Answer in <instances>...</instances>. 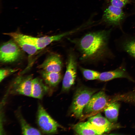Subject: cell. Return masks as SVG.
Returning <instances> with one entry per match:
<instances>
[{
    "label": "cell",
    "instance_id": "6da1fadb",
    "mask_svg": "<svg viewBox=\"0 0 135 135\" xmlns=\"http://www.w3.org/2000/svg\"><path fill=\"white\" fill-rule=\"evenodd\" d=\"M112 28L87 33L80 38H68L74 44L84 62H106L114 60L115 56L109 45Z\"/></svg>",
    "mask_w": 135,
    "mask_h": 135
},
{
    "label": "cell",
    "instance_id": "7a4b0ae2",
    "mask_svg": "<svg viewBox=\"0 0 135 135\" xmlns=\"http://www.w3.org/2000/svg\"><path fill=\"white\" fill-rule=\"evenodd\" d=\"M104 5L101 22L108 28H118L124 32L123 24L130 14L124 12L123 9L106 3Z\"/></svg>",
    "mask_w": 135,
    "mask_h": 135
},
{
    "label": "cell",
    "instance_id": "3957f363",
    "mask_svg": "<svg viewBox=\"0 0 135 135\" xmlns=\"http://www.w3.org/2000/svg\"><path fill=\"white\" fill-rule=\"evenodd\" d=\"M96 90L84 87L76 90L70 107V111L76 118H80L84 116V109Z\"/></svg>",
    "mask_w": 135,
    "mask_h": 135
},
{
    "label": "cell",
    "instance_id": "277c9868",
    "mask_svg": "<svg viewBox=\"0 0 135 135\" xmlns=\"http://www.w3.org/2000/svg\"><path fill=\"white\" fill-rule=\"evenodd\" d=\"M37 115V123L43 132L50 134L57 132L59 125L50 116L40 104L38 105Z\"/></svg>",
    "mask_w": 135,
    "mask_h": 135
},
{
    "label": "cell",
    "instance_id": "5b68a950",
    "mask_svg": "<svg viewBox=\"0 0 135 135\" xmlns=\"http://www.w3.org/2000/svg\"><path fill=\"white\" fill-rule=\"evenodd\" d=\"M66 71L63 77L62 91H68L74 83L76 76L77 62L74 54L70 52L68 55Z\"/></svg>",
    "mask_w": 135,
    "mask_h": 135
},
{
    "label": "cell",
    "instance_id": "8992f818",
    "mask_svg": "<svg viewBox=\"0 0 135 135\" xmlns=\"http://www.w3.org/2000/svg\"><path fill=\"white\" fill-rule=\"evenodd\" d=\"M122 32V34L114 40L116 48L135 59V32Z\"/></svg>",
    "mask_w": 135,
    "mask_h": 135
},
{
    "label": "cell",
    "instance_id": "52a82bcc",
    "mask_svg": "<svg viewBox=\"0 0 135 135\" xmlns=\"http://www.w3.org/2000/svg\"><path fill=\"white\" fill-rule=\"evenodd\" d=\"M109 100L108 96L103 91L94 94L84 109V114L100 112L104 110L109 102Z\"/></svg>",
    "mask_w": 135,
    "mask_h": 135
},
{
    "label": "cell",
    "instance_id": "ba28073f",
    "mask_svg": "<svg viewBox=\"0 0 135 135\" xmlns=\"http://www.w3.org/2000/svg\"><path fill=\"white\" fill-rule=\"evenodd\" d=\"M33 79L30 75L17 77L11 85L10 93L12 94L31 97Z\"/></svg>",
    "mask_w": 135,
    "mask_h": 135
},
{
    "label": "cell",
    "instance_id": "9c48e42d",
    "mask_svg": "<svg viewBox=\"0 0 135 135\" xmlns=\"http://www.w3.org/2000/svg\"><path fill=\"white\" fill-rule=\"evenodd\" d=\"M20 48L13 40L3 43L0 49V61L8 63L17 60L21 54Z\"/></svg>",
    "mask_w": 135,
    "mask_h": 135
},
{
    "label": "cell",
    "instance_id": "30bf717a",
    "mask_svg": "<svg viewBox=\"0 0 135 135\" xmlns=\"http://www.w3.org/2000/svg\"><path fill=\"white\" fill-rule=\"evenodd\" d=\"M125 78L132 82L134 80L127 70L126 62L122 60L120 65L114 70L100 72L98 80L102 82L109 81L117 78Z\"/></svg>",
    "mask_w": 135,
    "mask_h": 135
},
{
    "label": "cell",
    "instance_id": "8fae6325",
    "mask_svg": "<svg viewBox=\"0 0 135 135\" xmlns=\"http://www.w3.org/2000/svg\"><path fill=\"white\" fill-rule=\"evenodd\" d=\"M9 36L24 51L30 55L34 54L38 50L37 47L27 38L26 35L16 32L4 33Z\"/></svg>",
    "mask_w": 135,
    "mask_h": 135
},
{
    "label": "cell",
    "instance_id": "7c38bea8",
    "mask_svg": "<svg viewBox=\"0 0 135 135\" xmlns=\"http://www.w3.org/2000/svg\"><path fill=\"white\" fill-rule=\"evenodd\" d=\"M63 63L60 56L53 54L49 56L38 66L42 70L48 72H61Z\"/></svg>",
    "mask_w": 135,
    "mask_h": 135
},
{
    "label": "cell",
    "instance_id": "4fadbf2b",
    "mask_svg": "<svg viewBox=\"0 0 135 135\" xmlns=\"http://www.w3.org/2000/svg\"><path fill=\"white\" fill-rule=\"evenodd\" d=\"M73 128L80 135H100L104 133L89 121L80 122L74 125Z\"/></svg>",
    "mask_w": 135,
    "mask_h": 135
},
{
    "label": "cell",
    "instance_id": "5bb4252c",
    "mask_svg": "<svg viewBox=\"0 0 135 135\" xmlns=\"http://www.w3.org/2000/svg\"><path fill=\"white\" fill-rule=\"evenodd\" d=\"M27 38L38 50L44 48L52 42L59 40L65 37L64 33L50 36L36 38L26 35Z\"/></svg>",
    "mask_w": 135,
    "mask_h": 135
},
{
    "label": "cell",
    "instance_id": "9a60e30c",
    "mask_svg": "<svg viewBox=\"0 0 135 135\" xmlns=\"http://www.w3.org/2000/svg\"><path fill=\"white\" fill-rule=\"evenodd\" d=\"M88 121L99 128L104 133L110 131L118 127L116 126L117 125L111 122L100 113L90 117Z\"/></svg>",
    "mask_w": 135,
    "mask_h": 135
},
{
    "label": "cell",
    "instance_id": "2e32d148",
    "mask_svg": "<svg viewBox=\"0 0 135 135\" xmlns=\"http://www.w3.org/2000/svg\"><path fill=\"white\" fill-rule=\"evenodd\" d=\"M48 87L44 83L41 79L38 78L33 79L31 97L38 99H42L48 92Z\"/></svg>",
    "mask_w": 135,
    "mask_h": 135
},
{
    "label": "cell",
    "instance_id": "e0dca14e",
    "mask_svg": "<svg viewBox=\"0 0 135 135\" xmlns=\"http://www.w3.org/2000/svg\"><path fill=\"white\" fill-rule=\"evenodd\" d=\"M120 105L117 101L110 102L104 110L106 118L112 123L117 121Z\"/></svg>",
    "mask_w": 135,
    "mask_h": 135
},
{
    "label": "cell",
    "instance_id": "ac0fdd59",
    "mask_svg": "<svg viewBox=\"0 0 135 135\" xmlns=\"http://www.w3.org/2000/svg\"><path fill=\"white\" fill-rule=\"evenodd\" d=\"M41 74L46 84L50 87L56 86L62 78L61 72H48L42 70Z\"/></svg>",
    "mask_w": 135,
    "mask_h": 135
},
{
    "label": "cell",
    "instance_id": "d6986e66",
    "mask_svg": "<svg viewBox=\"0 0 135 135\" xmlns=\"http://www.w3.org/2000/svg\"><path fill=\"white\" fill-rule=\"evenodd\" d=\"M18 120L22 131V133L24 135H41V133L38 129L30 126L26 122L19 112L16 114Z\"/></svg>",
    "mask_w": 135,
    "mask_h": 135
},
{
    "label": "cell",
    "instance_id": "ffe728a7",
    "mask_svg": "<svg viewBox=\"0 0 135 135\" xmlns=\"http://www.w3.org/2000/svg\"><path fill=\"white\" fill-rule=\"evenodd\" d=\"M80 69L84 77L88 80H98L100 72L80 67Z\"/></svg>",
    "mask_w": 135,
    "mask_h": 135
},
{
    "label": "cell",
    "instance_id": "44dd1931",
    "mask_svg": "<svg viewBox=\"0 0 135 135\" xmlns=\"http://www.w3.org/2000/svg\"><path fill=\"white\" fill-rule=\"evenodd\" d=\"M105 2L106 3L122 9L131 3V0H105Z\"/></svg>",
    "mask_w": 135,
    "mask_h": 135
},
{
    "label": "cell",
    "instance_id": "7402d4cb",
    "mask_svg": "<svg viewBox=\"0 0 135 135\" xmlns=\"http://www.w3.org/2000/svg\"><path fill=\"white\" fill-rule=\"evenodd\" d=\"M17 69H2L0 70V82H1L4 78L9 75L17 71Z\"/></svg>",
    "mask_w": 135,
    "mask_h": 135
},
{
    "label": "cell",
    "instance_id": "603a6c76",
    "mask_svg": "<svg viewBox=\"0 0 135 135\" xmlns=\"http://www.w3.org/2000/svg\"><path fill=\"white\" fill-rule=\"evenodd\" d=\"M126 97L128 103L135 104V89L127 93Z\"/></svg>",
    "mask_w": 135,
    "mask_h": 135
},
{
    "label": "cell",
    "instance_id": "cb8c5ba5",
    "mask_svg": "<svg viewBox=\"0 0 135 135\" xmlns=\"http://www.w3.org/2000/svg\"><path fill=\"white\" fill-rule=\"evenodd\" d=\"M131 4L133 6V14L135 15V0H131Z\"/></svg>",
    "mask_w": 135,
    "mask_h": 135
}]
</instances>
